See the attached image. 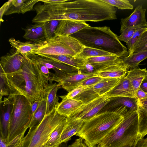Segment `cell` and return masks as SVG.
Returning <instances> with one entry per match:
<instances>
[{"label":"cell","instance_id":"c3c4849f","mask_svg":"<svg viewBox=\"0 0 147 147\" xmlns=\"http://www.w3.org/2000/svg\"><path fill=\"white\" fill-rule=\"evenodd\" d=\"M136 95L137 99L140 100L145 98L147 96V93L140 88L137 90Z\"/></svg>","mask_w":147,"mask_h":147},{"label":"cell","instance_id":"7c38bea8","mask_svg":"<svg viewBox=\"0 0 147 147\" xmlns=\"http://www.w3.org/2000/svg\"><path fill=\"white\" fill-rule=\"evenodd\" d=\"M25 59V57L17 53L14 48V50L1 57L0 70L5 74L16 72L21 68Z\"/></svg>","mask_w":147,"mask_h":147},{"label":"cell","instance_id":"3957f363","mask_svg":"<svg viewBox=\"0 0 147 147\" xmlns=\"http://www.w3.org/2000/svg\"><path fill=\"white\" fill-rule=\"evenodd\" d=\"M70 36L85 47L105 51L121 58L129 55L127 48L107 26H89Z\"/></svg>","mask_w":147,"mask_h":147},{"label":"cell","instance_id":"5bb4252c","mask_svg":"<svg viewBox=\"0 0 147 147\" xmlns=\"http://www.w3.org/2000/svg\"><path fill=\"white\" fill-rule=\"evenodd\" d=\"M9 42L11 46L16 50L17 53L25 57L36 54L38 50L45 45L47 42L46 40L38 42H22L13 38H10Z\"/></svg>","mask_w":147,"mask_h":147},{"label":"cell","instance_id":"f1b7e54d","mask_svg":"<svg viewBox=\"0 0 147 147\" xmlns=\"http://www.w3.org/2000/svg\"><path fill=\"white\" fill-rule=\"evenodd\" d=\"M47 97L40 101L38 108L32 116L28 126V128L38 125L43 119L46 113Z\"/></svg>","mask_w":147,"mask_h":147},{"label":"cell","instance_id":"7bdbcfd3","mask_svg":"<svg viewBox=\"0 0 147 147\" xmlns=\"http://www.w3.org/2000/svg\"><path fill=\"white\" fill-rule=\"evenodd\" d=\"M38 2L39 0H26L22 7L21 13L24 14L27 11L33 10L34 5Z\"/></svg>","mask_w":147,"mask_h":147},{"label":"cell","instance_id":"d4e9b609","mask_svg":"<svg viewBox=\"0 0 147 147\" xmlns=\"http://www.w3.org/2000/svg\"><path fill=\"white\" fill-rule=\"evenodd\" d=\"M44 23H35L24 29L23 37L26 40L33 42H38L46 40L44 31Z\"/></svg>","mask_w":147,"mask_h":147},{"label":"cell","instance_id":"ac0fdd59","mask_svg":"<svg viewBox=\"0 0 147 147\" xmlns=\"http://www.w3.org/2000/svg\"><path fill=\"white\" fill-rule=\"evenodd\" d=\"M62 100L55 106V109L61 115L66 117L70 116L83 104L80 101L74 98H68L65 96H59Z\"/></svg>","mask_w":147,"mask_h":147},{"label":"cell","instance_id":"d6a6232c","mask_svg":"<svg viewBox=\"0 0 147 147\" xmlns=\"http://www.w3.org/2000/svg\"><path fill=\"white\" fill-rule=\"evenodd\" d=\"M99 96L94 92L92 87H87L81 92L74 98L82 102L83 104L86 103Z\"/></svg>","mask_w":147,"mask_h":147},{"label":"cell","instance_id":"e575fe53","mask_svg":"<svg viewBox=\"0 0 147 147\" xmlns=\"http://www.w3.org/2000/svg\"><path fill=\"white\" fill-rule=\"evenodd\" d=\"M26 0H10L4 15H8L13 13H21L22 5Z\"/></svg>","mask_w":147,"mask_h":147},{"label":"cell","instance_id":"681fc988","mask_svg":"<svg viewBox=\"0 0 147 147\" xmlns=\"http://www.w3.org/2000/svg\"><path fill=\"white\" fill-rule=\"evenodd\" d=\"M41 101H36L33 103L31 106V119L34 113L38 107Z\"/></svg>","mask_w":147,"mask_h":147},{"label":"cell","instance_id":"9a60e30c","mask_svg":"<svg viewBox=\"0 0 147 147\" xmlns=\"http://www.w3.org/2000/svg\"><path fill=\"white\" fill-rule=\"evenodd\" d=\"M89 26L84 21L68 20H61L57 27L54 36H70Z\"/></svg>","mask_w":147,"mask_h":147},{"label":"cell","instance_id":"2e32d148","mask_svg":"<svg viewBox=\"0 0 147 147\" xmlns=\"http://www.w3.org/2000/svg\"><path fill=\"white\" fill-rule=\"evenodd\" d=\"M94 76H96L83 74L79 71L67 74L58 83L63 88L69 92L80 85L85 80Z\"/></svg>","mask_w":147,"mask_h":147},{"label":"cell","instance_id":"9c48e42d","mask_svg":"<svg viewBox=\"0 0 147 147\" xmlns=\"http://www.w3.org/2000/svg\"><path fill=\"white\" fill-rule=\"evenodd\" d=\"M110 101V98L106 95L99 96L83 104L70 116L85 122L99 113Z\"/></svg>","mask_w":147,"mask_h":147},{"label":"cell","instance_id":"1f68e13d","mask_svg":"<svg viewBox=\"0 0 147 147\" xmlns=\"http://www.w3.org/2000/svg\"><path fill=\"white\" fill-rule=\"evenodd\" d=\"M78 55L86 59L90 58L115 55L100 50L85 47Z\"/></svg>","mask_w":147,"mask_h":147},{"label":"cell","instance_id":"603a6c76","mask_svg":"<svg viewBox=\"0 0 147 147\" xmlns=\"http://www.w3.org/2000/svg\"><path fill=\"white\" fill-rule=\"evenodd\" d=\"M36 54L73 66L79 70L84 68L86 63V59L78 55L73 56L70 55H52L41 54Z\"/></svg>","mask_w":147,"mask_h":147},{"label":"cell","instance_id":"8992f818","mask_svg":"<svg viewBox=\"0 0 147 147\" xmlns=\"http://www.w3.org/2000/svg\"><path fill=\"white\" fill-rule=\"evenodd\" d=\"M66 117L59 114L54 108L45 115L39 125L29 128L21 147H44L52 132Z\"/></svg>","mask_w":147,"mask_h":147},{"label":"cell","instance_id":"ba28073f","mask_svg":"<svg viewBox=\"0 0 147 147\" xmlns=\"http://www.w3.org/2000/svg\"><path fill=\"white\" fill-rule=\"evenodd\" d=\"M46 40V44L41 48L36 54L75 56L80 53L85 47L70 36H54Z\"/></svg>","mask_w":147,"mask_h":147},{"label":"cell","instance_id":"ffe728a7","mask_svg":"<svg viewBox=\"0 0 147 147\" xmlns=\"http://www.w3.org/2000/svg\"><path fill=\"white\" fill-rule=\"evenodd\" d=\"M125 76L121 78L118 84L105 95L109 98L123 96L137 98L131 83Z\"/></svg>","mask_w":147,"mask_h":147},{"label":"cell","instance_id":"b9f144b4","mask_svg":"<svg viewBox=\"0 0 147 147\" xmlns=\"http://www.w3.org/2000/svg\"><path fill=\"white\" fill-rule=\"evenodd\" d=\"M102 78L99 76H93L84 80L80 85L85 87H92L100 82Z\"/></svg>","mask_w":147,"mask_h":147},{"label":"cell","instance_id":"bcb514c9","mask_svg":"<svg viewBox=\"0 0 147 147\" xmlns=\"http://www.w3.org/2000/svg\"><path fill=\"white\" fill-rule=\"evenodd\" d=\"M83 139L81 138L76 139L71 144L68 146L69 147H88Z\"/></svg>","mask_w":147,"mask_h":147},{"label":"cell","instance_id":"836d02e7","mask_svg":"<svg viewBox=\"0 0 147 147\" xmlns=\"http://www.w3.org/2000/svg\"><path fill=\"white\" fill-rule=\"evenodd\" d=\"M60 21L54 20L44 22L43 28L46 39H50L54 36L55 32Z\"/></svg>","mask_w":147,"mask_h":147},{"label":"cell","instance_id":"f35d334b","mask_svg":"<svg viewBox=\"0 0 147 147\" xmlns=\"http://www.w3.org/2000/svg\"><path fill=\"white\" fill-rule=\"evenodd\" d=\"M0 104L3 101L2 98L3 96L9 95V91L5 81V74L1 70H0Z\"/></svg>","mask_w":147,"mask_h":147},{"label":"cell","instance_id":"f5cc1de1","mask_svg":"<svg viewBox=\"0 0 147 147\" xmlns=\"http://www.w3.org/2000/svg\"><path fill=\"white\" fill-rule=\"evenodd\" d=\"M138 142H136L133 143H130L121 147H136Z\"/></svg>","mask_w":147,"mask_h":147},{"label":"cell","instance_id":"ab89813d","mask_svg":"<svg viewBox=\"0 0 147 147\" xmlns=\"http://www.w3.org/2000/svg\"><path fill=\"white\" fill-rule=\"evenodd\" d=\"M136 29V28H126L120 30L121 34L118 36L119 40L127 43L131 39Z\"/></svg>","mask_w":147,"mask_h":147},{"label":"cell","instance_id":"f907efd6","mask_svg":"<svg viewBox=\"0 0 147 147\" xmlns=\"http://www.w3.org/2000/svg\"><path fill=\"white\" fill-rule=\"evenodd\" d=\"M136 147H147V138L140 139L137 142Z\"/></svg>","mask_w":147,"mask_h":147},{"label":"cell","instance_id":"db71d44e","mask_svg":"<svg viewBox=\"0 0 147 147\" xmlns=\"http://www.w3.org/2000/svg\"><path fill=\"white\" fill-rule=\"evenodd\" d=\"M147 50V44L142 47L139 49H138L136 53L137 52L139 51L143 50Z\"/></svg>","mask_w":147,"mask_h":147},{"label":"cell","instance_id":"7402d4cb","mask_svg":"<svg viewBox=\"0 0 147 147\" xmlns=\"http://www.w3.org/2000/svg\"><path fill=\"white\" fill-rule=\"evenodd\" d=\"M138 134L140 139L147 134V96L144 98L138 99Z\"/></svg>","mask_w":147,"mask_h":147},{"label":"cell","instance_id":"4dcf8cb0","mask_svg":"<svg viewBox=\"0 0 147 147\" xmlns=\"http://www.w3.org/2000/svg\"><path fill=\"white\" fill-rule=\"evenodd\" d=\"M66 117L52 132L44 147H59V141L66 122Z\"/></svg>","mask_w":147,"mask_h":147},{"label":"cell","instance_id":"cb8c5ba5","mask_svg":"<svg viewBox=\"0 0 147 147\" xmlns=\"http://www.w3.org/2000/svg\"><path fill=\"white\" fill-rule=\"evenodd\" d=\"M86 60L93 66L96 71L123 61L121 58L115 55L90 58Z\"/></svg>","mask_w":147,"mask_h":147},{"label":"cell","instance_id":"7dc6e473","mask_svg":"<svg viewBox=\"0 0 147 147\" xmlns=\"http://www.w3.org/2000/svg\"><path fill=\"white\" fill-rule=\"evenodd\" d=\"M9 3V0L4 4L0 9V24L1 22L3 21L2 18L8 7Z\"/></svg>","mask_w":147,"mask_h":147},{"label":"cell","instance_id":"8d00e7d4","mask_svg":"<svg viewBox=\"0 0 147 147\" xmlns=\"http://www.w3.org/2000/svg\"><path fill=\"white\" fill-rule=\"evenodd\" d=\"M147 29V28H139L136 29L131 39L126 43L129 55H131L134 53L133 49L134 45L138 41L141 34Z\"/></svg>","mask_w":147,"mask_h":147},{"label":"cell","instance_id":"816d5d0a","mask_svg":"<svg viewBox=\"0 0 147 147\" xmlns=\"http://www.w3.org/2000/svg\"><path fill=\"white\" fill-rule=\"evenodd\" d=\"M140 88L144 92L147 93V77L143 80Z\"/></svg>","mask_w":147,"mask_h":147},{"label":"cell","instance_id":"44dd1931","mask_svg":"<svg viewBox=\"0 0 147 147\" xmlns=\"http://www.w3.org/2000/svg\"><path fill=\"white\" fill-rule=\"evenodd\" d=\"M3 103L4 109L2 110L0 122V135L7 142L9 126L12 107L11 98H4L2 102Z\"/></svg>","mask_w":147,"mask_h":147},{"label":"cell","instance_id":"52a82bcc","mask_svg":"<svg viewBox=\"0 0 147 147\" xmlns=\"http://www.w3.org/2000/svg\"><path fill=\"white\" fill-rule=\"evenodd\" d=\"M9 96L11 98L12 107L7 143L19 135L25 133L31 116V105L25 96L20 95Z\"/></svg>","mask_w":147,"mask_h":147},{"label":"cell","instance_id":"d6986e66","mask_svg":"<svg viewBox=\"0 0 147 147\" xmlns=\"http://www.w3.org/2000/svg\"><path fill=\"white\" fill-rule=\"evenodd\" d=\"M129 69L122 61L96 71V76L104 78H120L126 76Z\"/></svg>","mask_w":147,"mask_h":147},{"label":"cell","instance_id":"f6af8a7d","mask_svg":"<svg viewBox=\"0 0 147 147\" xmlns=\"http://www.w3.org/2000/svg\"><path fill=\"white\" fill-rule=\"evenodd\" d=\"M79 71L81 73L83 74L95 75L96 72V70L93 66L86 61L84 68L82 69L79 70Z\"/></svg>","mask_w":147,"mask_h":147},{"label":"cell","instance_id":"8fae6325","mask_svg":"<svg viewBox=\"0 0 147 147\" xmlns=\"http://www.w3.org/2000/svg\"><path fill=\"white\" fill-rule=\"evenodd\" d=\"M110 98L109 102L100 112L113 111L123 117L137 111V98L116 96Z\"/></svg>","mask_w":147,"mask_h":147},{"label":"cell","instance_id":"ee69618b","mask_svg":"<svg viewBox=\"0 0 147 147\" xmlns=\"http://www.w3.org/2000/svg\"><path fill=\"white\" fill-rule=\"evenodd\" d=\"M87 87L80 85L76 88L69 92L66 95V97L68 98H74L81 92L85 90Z\"/></svg>","mask_w":147,"mask_h":147},{"label":"cell","instance_id":"f546056e","mask_svg":"<svg viewBox=\"0 0 147 147\" xmlns=\"http://www.w3.org/2000/svg\"><path fill=\"white\" fill-rule=\"evenodd\" d=\"M61 86L55 83L52 85L48 92L47 97V106L46 115L50 113L55 108L58 102L59 98L57 96V92Z\"/></svg>","mask_w":147,"mask_h":147},{"label":"cell","instance_id":"6da1fadb","mask_svg":"<svg viewBox=\"0 0 147 147\" xmlns=\"http://www.w3.org/2000/svg\"><path fill=\"white\" fill-rule=\"evenodd\" d=\"M25 57L20 69L14 73L5 74V81L9 95H23L32 105L34 101H41L46 97L53 84L48 83V80L36 62Z\"/></svg>","mask_w":147,"mask_h":147},{"label":"cell","instance_id":"83f0119b","mask_svg":"<svg viewBox=\"0 0 147 147\" xmlns=\"http://www.w3.org/2000/svg\"><path fill=\"white\" fill-rule=\"evenodd\" d=\"M121 58L129 69L138 68L139 63L147 58V50L134 53Z\"/></svg>","mask_w":147,"mask_h":147},{"label":"cell","instance_id":"60d3db41","mask_svg":"<svg viewBox=\"0 0 147 147\" xmlns=\"http://www.w3.org/2000/svg\"><path fill=\"white\" fill-rule=\"evenodd\" d=\"M147 44V29L140 36L137 42L134 45L133 53H136L139 49Z\"/></svg>","mask_w":147,"mask_h":147},{"label":"cell","instance_id":"7a4b0ae2","mask_svg":"<svg viewBox=\"0 0 147 147\" xmlns=\"http://www.w3.org/2000/svg\"><path fill=\"white\" fill-rule=\"evenodd\" d=\"M116 9L102 0H63L55 20L98 22L117 19Z\"/></svg>","mask_w":147,"mask_h":147},{"label":"cell","instance_id":"484cf974","mask_svg":"<svg viewBox=\"0 0 147 147\" xmlns=\"http://www.w3.org/2000/svg\"><path fill=\"white\" fill-rule=\"evenodd\" d=\"M121 78H103L99 83L92 86V88L99 96L105 95L118 84Z\"/></svg>","mask_w":147,"mask_h":147},{"label":"cell","instance_id":"5b68a950","mask_svg":"<svg viewBox=\"0 0 147 147\" xmlns=\"http://www.w3.org/2000/svg\"><path fill=\"white\" fill-rule=\"evenodd\" d=\"M123 117L121 122L97 147H121L140 139L138 134L137 111Z\"/></svg>","mask_w":147,"mask_h":147},{"label":"cell","instance_id":"74e56055","mask_svg":"<svg viewBox=\"0 0 147 147\" xmlns=\"http://www.w3.org/2000/svg\"><path fill=\"white\" fill-rule=\"evenodd\" d=\"M103 1L121 9H131L133 6L127 0H102Z\"/></svg>","mask_w":147,"mask_h":147},{"label":"cell","instance_id":"30bf717a","mask_svg":"<svg viewBox=\"0 0 147 147\" xmlns=\"http://www.w3.org/2000/svg\"><path fill=\"white\" fill-rule=\"evenodd\" d=\"M27 57L33 61L42 63L49 69H52L55 72L53 81L58 83L67 74L77 72L79 71V69L73 66L56 61L38 54L30 55Z\"/></svg>","mask_w":147,"mask_h":147},{"label":"cell","instance_id":"4fadbf2b","mask_svg":"<svg viewBox=\"0 0 147 147\" xmlns=\"http://www.w3.org/2000/svg\"><path fill=\"white\" fill-rule=\"evenodd\" d=\"M146 11V9H143L142 5L136 7L129 16L121 19L120 30L126 28L137 29L139 28H147Z\"/></svg>","mask_w":147,"mask_h":147},{"label":"cell","instance_id":"d590c367","mask_svg":"<svg viewBox=\"0 0 147 147\" xmlns=\"http://www.w3.org/2000/svg\"><path fill=\"white\" fill-rule=\"evenodd\" d=\"M25 133H23L16 136L9 142L1 136L0 138V147H21Z\"/></svg>","mask_w":147,"mask_h":147},{"label":"cell","instance_id":"4316f807","mask_svg":"<svg viewBox=\"0 0 147 147\" xmlns=\"http://www.w3.org/2000/svg\"><path fill=\"white\" fill-rule=\"evenodd\" d=\"M125 77L131 83L136 95L142 81L147 77V70L139 67L130 69Z\"/></svg>","mask_w":147,"mask_h":147},{"label":"cell","instance_id":"277c9868","mask_svg":"<svg viewBox=\"0 0 147 147\" xmlns=\"http://www.w3.org/2000/svg\"><path fill=\"white\" fill-rule=\"evenodd\" d=\"M123 119L122 116L113 111L100 112L85 121L76 135L83 139L88 147H95Z\"/></svg>","mask_w":147,"mask_h":147},{"label":"cell","instance_id":"e0dca14e","mask_svg":"<svg viewBox=\"0 0 147 147\" xmlns=\"http://www.w3.org/2000/svg\"><path fill=\"white\" fill-rule=\"evenodd\" d=\"M84 122L72 117H66V122L59 141V146L63 143L66 142L72 136L76 135L81 129Z\"/></svg>","mask_w":147,"mask_h":147}]
</instances>
